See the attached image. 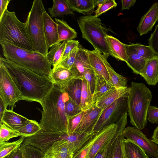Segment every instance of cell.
Masks as SVG:
<instances>
[{
    "instance_id": "cell-7",
    "label": "cell",
    "mask_w": 158,
    "mask_h": 158,
    "mask_svg": "<svg viewBox=\"0 0 158 158\" xmlns=\"http://www.w3.org/2000/svg\"><path fill=\"white\" fill-rule=\"evenodd\" d=\"M77 20L82 37L90 43L95 50L101 52L107 58L110 55L106 39L110 29L95 15L81 16Z\"/></svg>"
},
{
    "instance_id": "cell-48",
    "label": "cell",
    "mask_w": 158,
    "mask_h": 158,
    "mask_svg": "<svg viewBox=\"0 0 158 158\" xmlns=\"http://www.w3.org/2000/svg\"><path fill=\"white\" fill-rule=\"evenodd\" d=\"M136 0H122V10H128L130 7L134 6Z\"/></svg>"
},
{
    "instance_id": "cell-19",
    "label": "cell",
    "mask_w": 158,
    "mask_h": 158,
    "mask_svg": "<svg viewBox=\"0 0 158 158\" xmlns=\"http://www.w3.org/2000/svg\"><path fill=\"white\" fill-rule=\"evenodd\" d=\"M90 65L96 74L102 76L110 81L108 73L102 56V54L96 50H87Z\"/></svg>"
},
{
    "instance_id": "cell-36",
    "label": "cell",
    "mask_w": 158,
    "mask_h": 158,
    "mask_svg": "<svg viewBox=\"0 0 158 158\" xmlns=\"http://www.w3.org/2000/svg\"><path fill=\"white\" fill-rule=\"evenodd\" d=\"M19 136H24L18 131L10 128L4 123L0 124V144L7 142L11 138Z\"/></svg>"
},
{
    "instance_id": "cell-23",
    "label": "cell",
    "mask_w": 158,
    "mask_h": 158,
    "mask_svg": "<svg viewBox=\"0 0 158 158\" xmlns=\"http://www.w3.org/2000/svg\"><path fill=\"white\" fill-rule=\"evenodd\" d=\"M106 39L110 55L117 59L126 62L127 57L125 44L113 36L108 35Z\"/></svg>"
},
{
    "instance_id": "cell-31",
    "label": "cell",
    "mask_w": 158,
    "mask_h": 158,
    "mask_svg": "<svg viewBox=\"0 0 158 158\" xmlns=\"http://www.w3.org/2000/svg\"><path fill=\"white\" fill-rule=\"evenodd\" d=\"M66 41L55 44L50 47L46 57L54 69L61 60L65 47Z\"/></svg>"
},
{
    "instance_id": "cell-5",
    "label": "cell",
    "mask_w": 158,
    "mask_h": 158,
    "mask_svg": "<svg viewBox=\"0 0 158 158\" xmlns=\"http://www.w3.org/2000/svg\"><path fill=\"white\" fill-rule=\"evenodd\" d=\"M0 42L34 51L28 36L25 23L21 22L15 12L6 9L0 19Z\"/></svg>"
},
{
    "instance_id": "cell-3",
    "label": "cell",
    "mask_w": 158,
    "mask_h": 158,
    "mask_svg": "<svg viewBox=\"0 0 158 158\" xmlns=\"http://www.w3.org/2000/svg\"><path fill=\"white\" fill-rule=\"evenodd\" d=\"M0 43L5 58L40 75L50 78L52 69L46 56L8 43Z\"/></svg>"
},
{
    "instance_id": "cell-44",
    "label": "cell",
    "mask_w": 158,
    "mask_h": 158,
    "mask_svg": "<svg viewBox=\"0 0 158 158\" xmlns=\"http://www.w3.org/2000/svg\"><path fill=\"white\" fill-rule=\"evenodd\" d=\"M84 78L86 81L92 96L95 87V73L93 69L87 71L83 75Z\"/></svg>"
},
{
    "instance_id": "cell-26",
    "label": "cell",
    "mask_w": 158,
    "mask_h": 158,
    "mask_svg": "<svg viewBox=\"0 0 158 158\" xmlns=\"http://www.w3.org/2000/svg\"><path fill=\"white\" fill-rule=\"evenodd\" d=\"M74 78H77L71 70L62 67L52 69L50 76L53 84L60 86Z\"/></svg>"
},
{
    "instance_id": "cell-9",
    "label": "cell",
    "mask_w": 158,
    "mask_h": 158,
    "mask_svg": "<svg viewBox=\"0 0 158 158\" xmlns=\"http://www.w3.org/2000/svg\"><path fill=\"white\" fill-rule=\"evenodd\" d=\"M0 98L8 106L13 107L20 100L21 94L10 74L0 62Z\"/></svg>"
},
{
    "instance_id": "cell-40",
    "label": "cell",
    "mask_w": 158,
    "mask_h": 158,
    "mask_svg": "<svg viewBox=\"0 0 158 158\" xmlns=\"http://www.w3.org/2000/svg\"><path fill=\"white\" fill-rule=\"evenodd\" d=\"M86 110H82L76 115L68 117V131L69 134L75 131L81 122Z\"/></svg>"
},
{
    "instance_id": "cell-54",
    "label": "cell",
    "mask_w": 158,
    "mask_h": 158,
    "mask_svg": "<svg viewBox=\"0 0 158 158\" xmlns=\"http://www.w3.org/2000/svg\"><path fill=\"white\" fill-rule=\"evenodd\" d=\"M153 158H158V156H157V157H154Z\"/></svg>"
},
{
    "instance_id": "cell-1",
    "label": "cell",
    "mask_w": 158,
    "mask_h": 158,
    "mask_svg": "<svg viewBox=\"0 0 158 158\" xmlns=\"http://www.w3.org/2000/svg\"><path fill=\"white\" fill-rule=\"evenodd\" d=\"M0 62L13 78L21 94V99L40 104L52 89L53 84L49 78L15 64L2 57Z\"/></svg>"
},
{
    "instance_id": "cell-22",
    "label": "cell",
    "mask_w": 158,
    "mask_h": 158,
    "mask_svg": "<svg viewBox=\"0 0 158 158\" xmlns=\"http://www.w3.org/2000/svg\"><path fill=\"white\" fill-rule=\"evenodd\" d=\"M29 120L12 110L6 109L0 124L4 123L10 128L17 131L26 125Z\"/></svg>"
},
{
    "instance_id": "cell-11",
    "label": "cell",
    "mask_w": 158,
    "mask_h": 158,
    "mask_svg": "<svg viewBox=\"0 0 158 158\" xmlns=\"http://www.w3.org/2000/svg\"><path fill=\"white\" fill-rule=\"evenodd\" d=\"M103 111L102 109L94 104L86 110L75 132L79 134L94 133V129Z\"/></svg>"
},
{
    "instance_id": "cell-4",
    "label": "cell",
    "mask_w": 158,
    "mask_h": 158,
    "mask_svg": "<svg viewBox=\"0 0 158 158\" xmlns=\"http://www.w3.org/2000/svg\"><path fill=\"white\" fill-rule=\"evenodd\" d=\"M130 87L127 103L130 123L134 127L143 130L147 125L152 92L143 83L132 82Z\"/></svg>"
},
{
    "instance_id": "cell-37",
    "label": "cell",
    "mask_w": 158,
    "mask_h": 158,
    "mask_svg": "<svg viewBox=\"0 0 158 158\" xmlns=\"http://www.w3.org/2000/svg\"><path fill=\"white\" fill-rule=\"evenodd\" d=\"M41 130L40 123L35 120H29L26 125L17 131L27 137L35 135Z\"/></svg>"
},
{
    "instance_id": "cell-43",
    "label": "cell",
    "mask_w": 158,
    "mask_h": 158,
    "mask_svg": "<svg viewBox=\"0 0 158 158\" xmlns=\"http://www.w3.org/2000/svg\"><path fill=\"white\" fill-rule=\"evenodd\" d=\"M149 46L155 54L158 55V24L156 26L155 30L148 39Z\"/></svg>"
},
{
    "instance_id": "cell-41",
    "label": "cell",
    "mask_w": 158,
    "mask_h": 158,
    "mask_svg": "<svg viewBox=\"0 0 158 158\" xmlns=\"http://www.w3.org/2000/svg\"><path fill=\"white\" fill-rule=\"evenodd\" d=\"M114 0H105L102 4L98 5L97 9L95 11V16L98 17L103 13L117 6Z\"/></svg>"
},
{
    "instance_id": "cell-21",
    "label": "cell",
    "mask_w": 158,
    "mask_h": 158,
    "mask_svg": "<svg viewBox=\"0 0 158 158\" xmlns=\"http://www.w3.org/2000/svg\"><path fill=\"white\" fill-rule=\"evenodd\" d=\"M127 57L126 63L127 66L136 74H140L143 71L147 60L138 56L128 45L125 44Z\"/></svg>"
},
{
    "instance_id": "cell-17",
    "label": "cell",
    "mask_w": 158,
    "mask_h": 158,
    "mask_svg": "<svg viewBox=\"0 0 158 158\" xmlns=\"http://www.w3.org/2000/svg\"><path fill=\"white\" fill-rule=\"evenodd\" d=\"M125 126L124 125L120 127L109 146L104 158H127L124 148L125 138L122 134Z\"/></svg>"
},
{
    "instance_id": "cell-18",
    "label": "cell",
    "mask_w": 158,
    "mask_h": 158,
    "mask_svg": "<svg viewBox=\"0 0 158 158\" xmlns=\"http://www.w3.org/2000/svg\"><path fill=\"white\" fill-rule=\"evenodd\" d=\"M43 21L45 39L49 48L56 44L59 40L57 24L45 10L43 12Z\"/></svg>"
},
{
    "instance_id": "cell-16",
    "label": "cell",
    "mask_w": 158,
    "mask_h": 158,
    "mask_svg": "<svg viewBox=\"0 0 158 158\" xmlns=\"http://www.w3.org/2000/svg\"><path fill=\"white\" fill-rule=\"evenodd\" d=\"M158 21V2H156L140 19L136 28L140 36L146 34L151 31Z\"/></svg>"
},
{
    "instance_id": "cell-53",
    "label": "cell",
    "mask_w": 158,
    "mask_h": 158,
    "mask_svg": "<svg viewBox=\"0 0 158 158\" xmlns=\"http://www.w3.org/2000/svg\"><path fill=\"white\" fill-rule=\"evenodd\" d=\"M105 0H94L95 5L96 6L97 5L102 3Z\"/></svg>"
},
{
    "instance_id": "cell-12",
    "label": "cell",
    "mask_w": 158,
    "mask_h": 158,
    "mask_svg": "<svg viewBox=\"0 0 158 158\" xmlns=\"http://www.w3.org/2000/svg\"><path fill=\"white\" fill-rule=\"evenodd\" d=\"M66 138L49 148L44 153V158H73L76 150L73 145L66 143Z\"/></svg>"
},
{
    "instance_id": "cell-46",
    "label": "cell",
    "mask_w": 158,
    "mask_h": 158,
    "mask_svg": "<svg viewBox=\"0 0 158 158\" xmlns=\"http://www.w3.org/2000/svg\"><path fill=\"white\" fill-rule=\"evenodd\" d=\"M79 44L78 40H73L66 41L64 51L61 60L66 57L75 48L78 47Z\"/></svg>"
},
{
    "instance_id": "cell-30",
    "label": "cell",
    "mask_w": 158,
    "mask_h": 158,
    "mask_svg": "<svg viewBox=\"0 0 158 158\" xmlns=\"http://www.w3.org/2000/svg\"><path fill=\"white\" fill-rule=\"evenodd\" d=\"M102 56L108 73L110 81L116 88L127 87V78L116 73L107 61V58L102 54Z\"/></svg>"
},
{
    "instance_id": "cell-49",
    "label": "cell",
    "mask_w": 158,
    "mask_h": 158,
    "mask_svg": "<svg viewBox=\"0 0 158 158\" xmlns=\"http://www.w3.org/2000/svg\"><path fill=\"white\" fill-rule=\"evenodd\" d=\"M10 0H0V19L3 16L6 10L7 9V6Z\"/></svg>"
},
{
    "instance_id": "cell-34",
    "label": "cell",
    "mask_w": 158,
    "mask_h": 158,
    "mask_svg": "<svg viewBox=\"0 0 158 158\" xmlns=\"http://www.w3.org/2000/svg\"><path fill=\"white\" fill-rule=\"evenodd\" d=\"M25 137L21 136L18 140L11 142H6L0 144V158H6L20 147Z\"/></svg>"
},
{
    "instance_id": "cell-45",
    "label": "cell",
    "mask_w": 158,
    "mask_h": 158,
    "mask_svg": "<svg viewBox=\"0 0 158 158\" xmlns=\"http://www.w3.org/2000/svg\"><path fill=\"white\" fill-rule=\"evenodd\" d=\"M147 120L152 124H158V107L150 105L148 109Z\"/></svg>"
},
{
    "instance_id": "cell-29",
    "label": "cell",
    "mask_w": 158,
    "mask_h": 158,
    "mask_svg": "<svg viewBox=\"0 0 158 158\" xmlns=\"http://www.w3.org/2000/svg\"><path fill=\"white\" fill-rule=\"evenodd\" d=\"M53 2L52 6L48 9L52 18L62 17L64 15L74 14L65 0H53Z\"/></svg>"
},
{
    "instance_id": "cell-33",
    "label": "cell",
    "mask_w": 158,
    "mask_h": 158,
    "mask_svg": "<svg viewBox=\"0 0 158 158\" xmlns=\"http://www.w3.org/2000/svg\"><path fill=\"white\" fill-rule=\"evenodd\" d=\"M93 96L87 82L82 79L80 106L82 110H86L93 105Z\"/></svg>"
},
{
    "instance_id": "cell-32",
    "label": "cell",
    "mask_w": 158,
    "mask_h": 158,
    "mask_svg": "<svg viewBox=\"0 0 158 158\" xmlns=\"http://www.w3.org/2000/svg\"><path fill=\"white\" fill-rule=\"evenodd\" d=\"M124 148L127 158H148L144 151L131 141L124 139Z\"/></svg>"
},
{
    "instance_id": "cell-15",
    "label": "cell",
    "mask_w": 158,
    "mask_h": 158,
    "mask_svg": "<svg viewBox=\"0 0 158 158\" xmlns=\"http://www.w3.org/2000/svg\"><path fill=\"white\" fill-rule=\"evenodd\" d=\"M130 87H114L107 92L99 98L95 103L96 106L103 111L116 100L127 97Z\"/></svg>"
},
{
    "instance_id": "cell-10",
    "label": "cell",
    "mask_w": 158,
    "mask_h": 158,
    "mask_svg": "<svg viewBox=\"0 0 158 158\" xmlns=\"http://www.w3.org/2000/svg\"><path fill=\"white\" fill-rule=\"evenodd\" d=\"M122 134L124 138L143 149L148 157L158 156V145L152 139L147 138L141 130L134 127L129 126L124 128Z\"/></svg>"
},
{
    "instance_id": "cell-42",
    "label": "cell",
    "mask_w": 158,
    "mask_h": 158,
    "mask_svg": "<svg viewBox=\"0 0 158 158\" xmlns=\"http://www.w3.org/2000/svg\"><path fill=\"white\" fill-rule=\"evenodd\" d=\"M65 108L68 117L76 115L82 110L80 106L77 104L69 98L65 102Z\"/></svg>"
},
{
    "instance_id": "cell-38",
    "label": "cell",
    "mask_w": 158,
    "mask_h": 158,
    "mask_svg": "<svg viewBox=\"0 0 158 158\" xmlns=\"http://www.w3.org/2000/svg\"><path fill=\"white\" fill-rule=\"evenodd\" d=\"M20 147L23 158H44V153L37 148L23 143Z\"/></svg>"
},
{
    "instance_id": "cell-28",
    "label": "cell",
    "mask_w": 158,
    "mask_h": 158,
    "mask_svg": "<svg viewBox=\"0 0 158 158\" xmlns=\"http://www.w3.org/2000/svg\"><path fill=\"white\" fill-rule=\"evenodd\" d=\"M114 87L112 84L102 76L95 73V87L93 95V104L107 92Z\"/></svg>"
},
{
    "instance_id": "cell-24",
    "label": "cell",
    "mask_w": 158,
    "mask_h": 158,
    "mask_svg": "<svg viewBox=\"0 0 158 158\" xmlns=\"http://www.w3.org/2000/svg\"><path fill=\"white\" fill-rule=\"evenodd\" d=\"M82 82V80L81 79L74 78L60 86L68 94L69 98L79 106L81 102Z\"/></svg>"
},
{
    "instance_id": "cell-8",
    "label": "cell",
    "mask_w": 158,
    "mask_h": 158,
    "mask_svg": "<svg viewBox=\"0 0 158 158\" xmlns=\"http://www.w3.org/2000/svg\"><path fill=\"white\" fill-rule=\"evenodd\" d=\"M127 97L116 100L104 110L93 131L95 133L106 127L116 123L127 111Z\"/></svg>"
},
{
    "instance_id": "cell-52",
    "label": "cell",
    "mask_w": 158,
    "mask_h": 158,
    "mask_svg": "<svg viewBox=\"0 0 158 158\" xmlns=\"http://www.w3.org/2000/svg\"><path fill=\"white\" fill-rule=\"evenodd\" d=\"M152 140L158 145V126L154 130L152 136Z\"/></svg>"
},
{
    "instance_id": "cell-39",
    "label": "cell",
    "mask_w": 158,
    "mask_h": 158,
    "mask_svg": "<svg viewBox=\"0 0 158 158\" xmlns=\"http://www.w3.org/2000/svg\"><path fill=\"white\" fill-rule=\"evenodd\" d=\"M78 47L75 48L63 59L61 60L56 67L52 69L58 67H62L70 69L75 62L77 52L78 50Z\"/></svg>"
},
{
    "instance_id": "cell-51",
    "label": "cell",
    "mask_w": 158,
    "mask_h": 158,
    "mask_svg": "<svg viewBox=\"0 0 158 158\" xmlns=\"http://www.w3.org/2000/svg\"><path fill=\"white\" fill-rule=\"evenodd\" d=\"M6 158H23L21 147L19 148L15 151Z\"/></svg>"
},
{
    "instance_id": "cell-13",
    "label": "cell",
    "mask_w": 158,
    "mask_h": 158,
    "mask_svg": "<svg viewBox=\"0 0 158 158\" xmlns=\"http://www.w3.org/2000/svg\"><path fill=\"white\" fill-rule=\"evenodd\" d=\"M78 48L75 62L70 70L77 78L82 80L84 78L85 73L88 70L93 69L90 64L87 49L80 44Z\"/></svg>"
},
{
    "instance_id": "cell-47",
    "label": "cell",
    "mask_w": 158,
    "mask_h": 158,
    "mask_svg": "<svg viewBox=\"0 0 158 158\" xmlns=\"http://www.w3.org/2000/svg\"><path fill=\"white\" fill-rule=\"evenodd\" d=\"M118 129L115 135L98 152L93 158H104L107 150L117 133Z\"/></svg>"
},
{
    "instance_id": "cell-20",
    "label": "cell",
    "mask_w": 158,
    "mask_h": 158,
    "mask_svg": "<svg viewBox=\"0 0 158 158\" xmlns=\"http://www.w3.org/2000/svg\"><path fill=\"white\" fill-rule=\"evenodd\" d=\"M140 75L149 85L156 84L158 82V55L148 60Z\"/></svg>"
},
{
    "instance_id": "cell-14",
    "label": "cell",
    "mask_w": 158,
    "mask_h": 158,
    "mask_svg": "<svg viewBox=\"0 0 158 158\" xmlns=\"http://www.w3.org/2000/svg\"><path fill=\"white\" fill-rule=\"evenodd\" d=\"M117 127L116 123L106 127L99 131L98 136L90 148L86 158H93L98 151L115 135Z\"/></svg>"
},
{
    "instance_id": "cell-2",
    "label": "cell",
    "mask_w": 158,
    "mask_h": 158,
    "mask_svg": "<svg viewBox=\"0 0 158 158\" xmlns=\"http://www.w3.org/2000/svg\"><path fill=\"white\" fill-rule=\"evenodd\" d=\"M68 94L60 86H53L43 100L42 117L39 123L41 130L47 131L63 132L68 131V116L65 111Z\"/></svg>"
},
{
    "instance_id": "cell-25",
    "label": "cell",
    "mask_w": 158,
    "mask_h": 158,
    "mask_svg": "<svg viewBox=\"0 0 158 158\" xmlns=\"http://www.w3.org/2000/svg\"><path fill=\"white\" fill-rule=\"evenodd\" d=\"M73 11L87 16L94 12L96 6L94 0H65Z\"/></svg>"
},
{
    "instance_id": "cell-35",
    "label": "cell",
    "mask_w": 158,
    "mask_h": 158,
    "mask_svg": "<svg viewBox=\"0 0 158 158\" xmlns=\"http://www.w3.org/2000/svg\"><path fill=\"white\" fill-rule=\"evenodd\" d=\"M128 45L138 56L147 60L157 55L149 45L139 43H131Z\"/></svg>"
},
{
    "instance_id": "cell-6",
    "label": "cell",
    "mask_w": 158,
    "mask_h": 158,
    "mask_svg": "<svg viewBox=\"0 0 158 158\" xmlns=\"http://www.w3.org/2000/svg\"><path fill=\"white\" fill-rule=\"evenodd\" d=\"M45 10L42 0H34L25 23L34 51L46 56L49 48L44 32L43 12Z\"/></svg>"
},
{
    "instance_id": "cell-27",
    "label": "cell",
    "mask_w": 158,
    "mask_h": 158,
    "mask_svg": "<svg viewBox=\"0 0 158 158\" xmlns=\"http://www.w3.org/2000/svg\"><path fill=\"white\" fill-rule=\"evenodd\" d=\"M57 24L59 40L56 44L63 41L73 40L77 36V33L63 20L55 19Z\"/></svg>"
},
{
    "instance_id": "cell-50",
    "label": "cell",
    "mask_w": 158,
    "mask_h": 158,
    "mask_svg": "<svg viewBox=\"0 0 158 158\" xmlns=\"http://www.w3.org/2000/svg\"><path fill=\"white\" fill-rule=\"evenodd\" d=\"M7 105L0 98V122L1 121L4 113L6 110Z\"/></svg>"
}]
</instances>
